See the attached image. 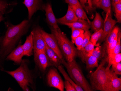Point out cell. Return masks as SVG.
<instances>
[{
	"label": "cell",
	"instance_id": "obj_37",
	"mask_svg": "<svg viewBox=\"0 0 121 91\" xmlns=\"http://www.w3.org/2000/svg\"><path fill=\"white\" fill-rule=\"evenodd\" d=\"M115 13H121V0L117 3H112Z\"/></svg>",
	"mask_w": 121,
	"mask_h": 91
},
{
	"label": "cell",
	"instance_id": "obj_4",
	"mask_svg": "<svg viewBox=\"0 0 121 91\" xmlns=\"http://www.w3.org/2000/svg\"><path fill=\"white\" fill-rule=\"evenodd\" d=\"M62 64L66 67L70 77L77 85L82 87L84 91H94L75 59L71 62L65 61Z\"/></svg>",
	"mask_w": 121,
	"mask_h": 91
},
{
	"label": "cell",
	"instance_id": "obj_40",
	"mask_svg": "<svg viewBox=\"0 0 121 91\" xmlns=\"http://www.w3.org/2000/svg\"><path fill=\"white\" fill-rule=\"evenodd\" d=\"M99 0H91L93 6H95L97 4V3L99 2Z\"/></svg>",
	"mask_w": 121,
	"mask_h": 91
},
{
	"label": "cell",
	"instance_id": "obj_38",
	"mask_svg": "<svg viewBox=\"0 0 121 91\" xmlns=\"http://www.w3.org/2000/svg\"><path fill=\"white\" fill-rule=\"evenodd\" d=\"M115 17L117 19V22L118 23L121 22V13H115Z\"/></svg>",
	"mask_w": 121,
	"mask_h": 91
},
{
	"label": "cell",
	"instance_id": "obj_39",
	"mask_svg": "<svg viewBox=\"0 0 121 91\" xmlns=\"http://www.w3.org/2000/svg\"><path fill=\"white\" fill-rule=\"evenodd\" d=\"M5 13L4 12H0V23L4 20V17H3V15H4Z\"/></svg>",
	"mask_w": 121,
	"mask_h": 91
},
{
	"label": "cell",
	"instance_id": "obj_19",
	"mask_svg": "<svg viewBox=\"0 0 121 91\" xmlns=\"http://www.w3.org/2000/svg\"><path fill=\"white\" fill-rule=\"evenodd\" d=\"M119 30V28L118 26H115V27L113 28L111 32L106 37L104 40L105 43H104V45L102 46L106 53L107 49L108 47L110 45L114 39L117 37Z\"/></svg>",
	"mask_w": 121,
	"mask_h": 91
},
{
	"label": "cell",
	"instance_id": "obj_26",
	"mask_svg": "<svg viewBox=\"0 0 121 91\" xmlns=\"http://www.w3.org/2000/svg\"><path fill=\"white\" fill-rule=\"evenodd\" d=\"M103 32V30L102 29L98 31H95L92 35H91L90 41L95 46L99 47V45H97V42L100 40L102 35Z\"/></svg>",
	"mask_w": 121,
	"mask_h": 91
},
{
	"label": "cell",
	"instance_id": "obj_17",
	"mask_svg": "<svg viewBox=\"0 0 121 91\" xmlns=\"http://www.w3.org/2000/svg\"><path fill=\"white\" fill-rule=\"evenodd\" d=\"M24 56H31L33 55L34 44L32 36L30 34L27 36L26 41L22 45Z\"/></svg>",
	"mask_w": 121,
	"mask_h": 91
},
{
	"label": "cell",
	"instance_id": "obj_28",
	"mask_svg": "<svg viewBox=\"0 0 121 91\" xmlns=\"http://www.w3.org/2000/svg\"><path fill=\"white\" fill-rule=\"evenodd\" d=\"M121 32L120 30H119L117 35V45L112 53L108 55V56L109 55H114L120 53L121 51Z\"/></svg>",
	"mask_w": 121,
	"mask_h": 91
},
{
	"label": "cell",
	"instance_id": "obj_29",
	"mask_svg": "<svg viewBox=\"0 0 121 91\" xmlns=\"http://www.w3.org/2000/svg\"><path fill=\"white\" fill-rule=\"evenodd\" d=\"M83 34H84V36H83V44L82 45L80 51L83 50L85 47L86 46V45L89 42L91 35L90 31L89 30L85 31Z\"/></svg>",
	"mask_w": 121,
	"mask_h": 91
},
{
	"label": "cell",
	"instance_id": "obj_8",
	"mask_svg": "<svg viewBox=\"0 0 121 91\" xmlns=\"http://www.w3.org/2000/svg\"><path fill=\"white\" fill-rule=\"evenodd\" d=\"M107 82L105 91H119L121 90V79L110 69H107Z\"/></svg>",
	"mask_w": 121,
	"mask_h": 91
},
{
	"label": "cell",
	"instance_id": "obj_13",
	"mask_svg": "<svg viewBox=\"0 0 121 91\" xmlns=\"http://www.w3.org/2000/svg\"><path fill=\"white\" fill-rule=\"evenodd\" d=\"M117 23V21L112 18L111 13H109L106 16L103 28V32L102 35L100 40V41L102 42L104 41L107 35L111 32Z\"/></svg>",
	"mask_w": 121,
	"mask_h": 91
},
{
	"label": "cell",
	"instance_id": "obj_15",
	"mask_svg": "<svg viewBox=\"0 0 121 91\" xmlns=\"http://www.w3.org/2000/svg\"><path fill=\"white\" fill-rule=\"evenodd\" d=\"M45 53L47 56L51 66L57 68L62 64V62L55 52L48 47L46 43Z\"/></svg>",
	"mask_w": 121,
	"mask_h": 91
},
{
	"label": "cell",
	"instance_id": "obj_7",
	"mask_svg": "<svg viewBox=\"0 0 121 91\" xmlns=\"http://www.w3.org/2000/svg\"><path fill=\"white\" fill-rule=\"evenodd\" d=\"M41 32L47 45L56 53L61 60L62 64L66 61L58 47L57 41L55 36L52 33L49 34L47 33L42 29H41Z\"/></svg>",
	"mask_w": 121,
	"mask_h": 91
},
{
	"label": "cell",
	"instance_id": "obj_25",
	"mask_svg": "<svg viewBox=\"0 0 121 91\" xmlns=\"http://www.w3.org/2000/svg\"><path fill=\"white\" fill-rule=\"evenodd\" d=\"M107 60L108 65L106 68L110 69V66L112 64H116L121 62V53H119L114 55L108 56Z\"/></svg>",
	"mask_w": 121,
	"mask_h": 91
},
{
	"label": "cell",
	"instance_id": "obj_6",
	"mask_svg": "<svg viewBox=\"0 0 121 91\" xmlns=\"http://www.w3.org/2000/svg\"><path fill=\"white\" fill-rule=\"evenodd\" d=\"M47 83L50 87H54L60 91L64 89V82L57 69L54 68H51L47 75Z\"/></svg>",
	"mask_w": 121,
	"mask_h": 91
},
{
	"label": "cell",
	"instance_id": "obj_12",
	"mask_svg": "<svg viewBox=\"0 0 121 91\" xmlns=\"http://www.w3.org/2000/svg\"><path fill=\"white\" fill-rule=\"evenodd\" d=\"M24 56L22 43L21 42H20L17 47L15 48L7 56L6 59L13 61L15 64L20 65L23 61L22 58Z\"/></svg>",
	"mask_w": 121,
	"mask_h": 91
},
{
	"label": "cell",
	"instance_id": "obj_16",
	"mask_svg": "<svg viewBox=\"0 0 121 91\" xmlns=\"http://www.w3.org/2000/svg\"><path fill=\"white\" fill-rule=\"evenodd\" d=\"M78 19L73 9L69 5L66 15L62 17L57 19V20L58 23L64 25L65 24L75 22Z\"/></svg>",
	"mask_w": 121,
	"mask_h": 91
},
{
	"label": "cell",
	"instance_id": "obj_22",
	"mask_svg": "<svg viewBox=\"0 0 121 91\" xmlns=\"http://www.w3.org/2000/svg\"><path fill=\"white\" fill-rule=\"evenodd\" d=\"M95 6L102 9L106 13V16L111 13V0H99Z\"/></svg>",
	"mask_w": 121,
	"mask_h": 91
},
{
	"label": "cell",
	"instance_id": "obj_23",
	"mask_svg": "<svg viewBox=\"0 0 121 91\" xmlns=\"http://www.w3.org/2000/svg\"><path fill=\"white\" fill-rule=\"evenodd\" d=\"M57 68L60 71V72L62 74L65 80L68 81L71 85L73 86L76 89V91H84L83 89H82L81 87L79 86L78 85H77L73 81V80L71 79V78L69 76L67 73L66 72V71L65 70L64 67H63V66L62 65V64L58 66Z\"/></svg>",
	"mask_w": 121,
	"mask_h": 91
},
{
	"label": "cell",
	"instance_id": "obj_1",
	"mask_svg": "<svg viewBox=\"0 0 121 91\" xmlns=\"http://www.w3.org/2000/svg\"><path fill=\"white\" fill-rule=\"evenodd\" d=\"M29 20H24L16 25L10 24L0 40V60H3L16 48L30 27Z\"/></svg>",
	"mask_w": 121,
	"mask_h": 91
},
{
	"label": "cell",
	"instance_id": "obj_11",
	"mask_svg": "<svg viewBox=\"0 0 121 91\" xmlns=\"http://www.w3.org/2000/svg\"><path fill=\"white\" fill-rule=\"evenodd\" d=\"M23 3L28 9V19H31L33 15L38 10H44L45 5L42 0H24Z\"/></svg>",
	"mask_w": 121,
	"mask_h": 91
},
{
	"label": "cell",
	"instance_id": "obj_34",
	"mask_svg": "<svg viewBox=\"0 0 121 91\" xmlns=\"http://www.w3.org/2000/svg\"><path fill=\"white\" fill-rule=\"evenodd\" d=\"M9 4L5 0H0V12L5 13Z\"/></svg>",
	"mask_w": 121,
	"mask_h": 91
},
{
	"label": "cell",
	"instance_id": "obj_33",
	"mask_svg": "<svg viewBox=\"0 0 121 91\" xmlns=\"http://www.w3.org/2000/svg\"><path fill=\"white\" fill-rule=\"evenodd\" d=\"M111 66H112L111 70L116 74H121V62L116 64H112Z\"/></svg>",
	"mask_w": 121,
	"mask_h": 91
},
{
	"label": "cell",
	"instance_id": "obj_30",
	"mask_svg": "<svg viewBox=\"0 0 121 91\" xmlns=\"http://www.w3.org/2000/svg\"><path fill=\"white\" fill-rule=\"evenodd\" d=\"M82 6L85 8L87 11L89 9H92L93 5L92 3L91 0H79Z\"/></svg>",
	"mask_w": 121,
	"mask_h": 91
},
{
	"label": "cell",
	"instance_id": "obj_18",
	"mask_svg": "<svg viewBox=\"0 0 121 91\" xmlns=\"http://www.w3.org/2000/svg\"><path fill=\"white\" fill-rule=\"evenodd\" d=\"M64 25L68 26L70 28L80 29L85 31L89 30L90 28V24L85 20L78 19L75 22L65 24Z\"/></svg>",
	"mask_w": 121,
	"mask_h": 91
},
{
	"label": "cell",
	"instance_id": "obj_24",
	"mask_svg": "<svg viewBox=\"0 0 121 91\" xmlns=\"http://www.w3.org/2000/svg\"><path fill=\"white\" fill-rule=\"evenodd\" d=\"M70 7L73 9L78 19L85 20L90 24L91 22L87 17L86 13L82 6H72Z\"/></svg>",
	"mask_w": 121,
	"mask_h": 91
},
{
	"label": "cell",
	"instance_id": "obj_3",
	"mask_svg": "<svg viewBox=\"0 0 121 91\" xmlns=\"http://www.w3.org/2000/svg\"><path fill=\"white\" fill-rule=\"evenodd\" d=\"M50 28L52 33L57 39L58 47L65 61H73L78 56V50L74 46V43L69 39L60 28L54 29L51 26Z\"/></svg>",
	"mask_w": 121,
	"mask_h": 91
},
{
	"label": "cell",
	"instance_id": "obj_27",
	"mask_svg": "<svg viewBox=\"0 0 121 91\" xmlns=\"http://www.w3.org/2000/svg\"><path fill=\"white\" fill-rule=\"evenodd\" d=\"M105 52L104 51L102 47H97L96 48L94 49L92 52V55L95 57L98 60H101L105 55Z\"/></svg>",
	"mask_w": 121,
	"mask_h": 91
},
{
	"label": "cell",
	"instance_id": "obj_9",
	"mask_svg": "<svg viewBox=\"0 0 121 91\" xmlns=\"http://www.w3.org/2000/svg\"><path fill=\"white\" fill-rule=\"evenodd\" d=\"M34 59L36 66L42 72H44L48 67H50V63L45 51H34Z\"/></svg>",
	"mask_w": 121,
	"mask_h": 91
},
{
	"label": "cell",
	"instance_id": "obj_5",
	"mask_svg": "<svg viewBox=\"0 0 121 91\" xmlns=\"http://www.w3.org/2000/svg\"><path fill=\"white\" fill-rule=\"evenodd\" d=\"M107 60H103L95 72L90 76V84L93 90L105 91L107 82V69L104 66Z\"/></svg>",
	"mask_w": 121,
	"mask_h": 91
},
{
	"label": "cell",
	"instance_id": "obj_14",
	"mask_svg": "<svg viewBox=\"0 0 121 91\" xmlns=\"http://www.w3.org/2000/svg\"><path fill=\"white\" fill-rule=\"evenodd\" d=\"M44 10L45 12L46 20L48 23L54 29L59 28L57 19L53 12L51 5L50 3H47L45 5Z\"/></svg>",
	"mask_w": 121,
	"mask_h": 91
},
{
	"label": "cell",
	"instance_id": "obj_35",
	"mask_svg": "<svg viewBox=\"0 0 121 91\" xmlns=\"http://www.w3.org/2000/svg\"><path fill=\"white\" fill-rule=\"evenodd\" d=\"M64 88L66 91H76L75 88L68 81L65 80L64 82Z\"/></svg>",
	"mask_w": 121,
	"mask_h": 91
},
{
	"label": "cell",
	"instance_id": "obj_41",
	"mask_svg": "<svg viewBox=\"0 0 121 91\" xmlns=\"http://www.w3.org/2000/svg\"><path fill=\"white\" fill-rule=\"evenodd\" d=\"M121 0H112V2L113 3H117Z\"/></svg>",
	"mask_w": 121,
	"mask_h": 91
},
{
	"label": "cell",
	"instance_id": "obj_2",
	"mask_svg": "<svg viewBox=\"0 0 121 91\" xmlns=\"http://www.w3.org/2000/svg\"><path fill=\"white\" fill-rule=\"evenodd\" d=\"M28 64L27 60H24L18 68L13 71L5 72L15 79L23 91H30V88L34 91L36 88L34 81L35 77Z\"/></svg>",
	"mask_w": 121,
	"mask_h": 91
},
{
	"label": "cell",
	"instance_id": "obj_21",
	"mask_svg": "<svg viewBox=\"0 0 121 91\" xmlns=\"http://www.w3.org/2000/svg\"><path fill=\"white\" fill-rule=\"evenodd\" d=\"M82 60L86 64V68L88 70L92 69L98 66V60L93 55L81 57Z\"/></svg>",
	"mask_w": 121,
	"mask_h": 91
},
{
	"label": "cell",
	"instance_id": "obj_20",
	"mask_svg": "<svg viewBox=\"0 0 121 91\" xmlns=\"http://www.w3.org/2000/svg\"><path fill=\"white\" fill-rule=\"evenodd\" d=\"M104 24V20L100 14L96 12L94 19L91 22L90 28L92 30L95 32L103 29Z\"/></svg>",
	"mask_w": 121,
	"mask_h": 91
},
{
	"label": "cell",
	"instance_id": "obj_36",
	"mask_svg": "<svg viewBox=\"0 0 121 91\" xmlns=\"http://www.w3.org/2000/svg\"><path fill=\"white\" fill-rule=\"evenodd\" d=\"M66 3H68L70 6H82L79 0H65Z\"/></svg>",
	"mask_w": 121,
	"mask_h": 91
},
{
	"label": "cell",
	"instance_id": "obj_31",
	"mask_svg": "<svg viewBox=\"0 0 121 91\" xmlns=\"http://www.w3.org/2000/svg\"><path fill=\"white\" fill-rule=\"evenodd\" d=\"M71 42L74 43V41L77 37H78L80 35L83 34L85 32L84 30L80 29L71 28Z\"/></svg>",
	"mask_w": 121,
	"mask_h": 91
},
{
	"label": "cell",
	"instance_id": "obj_10",
	"mask_svg": "<svg viewBox=\"0 0 121 91\" xmlns=\"http://www.w3.org/2000/svg\"><path fill=\"white\" fill-rule=\"evenodd\" d=\"M41 28L36 26L31 31L34 44V51H45L46 43L43 38L41 32Z\"/></svg>",
	"mask_w": 121,
	"mask_h": 91
},
{
	"label": "cell",
	"instance_id": "obj_32",
	"mask_svg": "<svg viewBox=\"0 0 121 91\" xmlns=\"http://www.w3.org/2000/svg\"><path fill=\"white\" fill-rule=\"evenodd\" d=\"M84 34V33H83ZM83 34L80 35L79 36L77 37L74 41V44L76 45L77 49L78 51H80L81 49L82 45L83 42Z\"/></svg>",
	"mask_w": 121,
	"mask_h": 91
}]
</instances>
